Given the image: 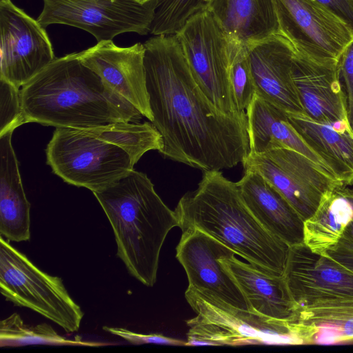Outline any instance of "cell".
Instances as JSON below:
<instances>
[{"instance_id": "cell-1", "label": "cell", "mask_w": 353, "mask_h": 353, "mask_svg": "<svg viewBox=\"0 0 353 353\" xmlns=\"http://www.w3.org/2000/svg\"><path fill=\"white\" fill-rule=\"evenodd\" d=\"M151 123L165 158L204 171L243 163L250 153L246 113L219 110L194 80L176 34L143 43Z\"/></svg>"}, {"instance_id": "cell-2", "label": "cell", "mask_w": 353, "mask_h": 353, "mask_svg": "<svg viewBox=\"0 0 353 353\" xmlns=\"http://www.w3.org/2000/svg\"><path fill=\"white\" fill-rule=\"evenodd\" d=\"M25 123L85 128L143 116L79 59L77 52L55 58L20 91Z\"/></svg>"}, {"instance_id": "cell-3", "label": "cell", "mask_w": 353, "mask_h": 353, "mask_svg": "<svg viewBox=\"0 0 353 353\" xmlns=\"http://www.w3.org/2000/svg\"><path fill=\"white\" fill-rule=\"evenodd\" d=\"M174 212L182 232L199 230L260 270L283 276L290 247L261 225L236 183L221 171H204L197 188L181 198Z\"/></svg>"}, {"instance_id": "cell-4", "label": "cell", "mask_w": 353, "mask_h": 353, "mask_svg": "<svg viewBox=\"0 0 353 353\" xmlns=\"http://www.w3.org/2000/svg\"><path fill=\"white\" fill-rule=\"evenodd\" d=\"M93 194L112 226L117 256L131 276L152 287L165 239L179 225L174 210L164 203L148 176L135 170Z\"/></svg>"}, {"instance_id": "cell-5", "label": "cell", "mask_w": 353, "mask_h": 353, "mask_svg": "<svg viewBox=\"0 0 353 353\" xmlns=\"http://www.w3.org/2000/svg\"><path fill=\"white\" fill-rule=\"evenodd\" d=\"M185 297L196 314L186 321L185 346L310 344L308 329L296 321L240 309L190 288Z\"/></svg>"}, {"instance_id": "cell-6", "label": "cell", "mask_w": 353, "mask_h": 353, "mask_svg": "<svg viewBox=\"0 0 353 353\" xmlns=\"http://www.w3.org/2000/svg\"><path fill=\"white\" fill-rule=\"evenodd\" d=\"M46 153L55 174L92 192L114 184L134 165L122 148L75 128H56Z\"/></svg>"}, {"instance_id": "cell-7", "label": "cell", "mask_w": 353, "mask_h": 353, "mask_svg": "<svg viewBox=\"0 0 353 353\" xmlns=\"http://www.w3.org/2000/svg\"><path fill=\"white\" fill-rule=\"evenodd\" d=\"M0 291L7 301L39 313L67 332L79 329L83 312L68 294L62 279L40 270L2 236Z\"/></svg>"}, {"instance_id": "cell-8", "label": "cell", "mask_w": 353, "mask_h": 353, "mask_svg": "<svg viewBox=\"0 0 353 353\" xmlns=\"http://www.w3.org/2000/svg\"><path fill=\"white\" fill-rule=\"evenodd\" d=\"M192 74L211 102L221 112L241 114L230 80L231 40L208 10L189 19L176 34Z\"/></svg>"}, {"instance_id": "cell-9", "label": "cell", "mask_w": 353, "mask_h": 353, "mask_svg": "<svg viewBox=\"0 0 353 353\" xmlns=\"http://www.w3.org/2000/svg\"><path fill=\"white\" fill-rule=\"evenodd\" d=\"M37 17L46 28L64 24L84 30L97 42L112 40L118 34L150 31L157 0L141 4L134 0H43Z\"/></svg>"}, {"instance_id": "cell-10", "label": "cell", "mask_w": 353, "mask_h": 353, "mask_svg": "<svg viewBox=\"0 0 353 353\" xmlns=\"http://www.w3.org/2000/svg\"><path fill=\"white\" fill-rule=\"evenodd\" d=\"M279 34L312 60L338 63L353 30L316 0H273Z\"/></svg>"}, {"instance_id": "cell-11", "label": "cell", "mask_w": 353, "mask_h": 353, "mask_svg": "<svg viewBox=\"0 0 353 353\" xmlns=\"http://www.w3.org/2000/svg\"><path fill=\"white\" fill-rule=\"evenodd\" d=\"M244 170L264 176L292 205L305 221L324 195L343 185L300 152L277 148L264 154L250 152L242 163Z\"/></svg>"}, {"instance_id": "cell-12", "label": "cell", "mask_w": 353, "mask_h": 353, "mask_svg": "<svg viewBox=\"0 0 353 353\" xmlns=\"http://www.w3.org/2000/svg\"><path fill=\"white\" fill-rule=\"evenodd\" d=\"M55 58L45 28L11 0L0 1V78L22 87Z\"/></svg>"}, {"instance_id": "cell-13", "label": "cell", "mask_w": 353, "mask_h": 353, "mask_svg": "<svg viewBox=\"0 0 353 353\" xmlns=\"http://www.w3.org/2000/svg\"><path fill=\"white\" fill-rule=\"evenodd\" d=\"M235 254L227 245L197 229L182 232L176 248V257L186 272L188 288L250 310L238 284L221 262Z\"/></svg>"}, {"instance_id": "cell-14", "label": "cell", "mask_w": 353, "mask_h": 353, "mask_svg": "<svg viewBox=\"0 0 353 353\" xmlns=\"http://www.w3.org/2000/svg\"><path fill=\"white\" fill-rule=\"evenodd\" d=\"M283 276L297 307L353 299V272L304 243L290 248Z\"/></svg>"}, {"instance_id": "cell-15", "label": "cell", "mask_w": 353, "mask_h": 353, "mask_svg": "<svg viewBox=\"0 0 353 353\" xmlns=\"http://www.w3.org/2000/svg\"><path fill=\"white\" fill-rule=\"evenodd\" d=\"M144 53L145 48L141 43L119 47L109 40L97 42L77 54L81 61L96 72L110 88L152 121Z\"/></svg>"}, {"instance_id": "cell-16", "label": "cell", "mask_w": 353, "mask_h": 353, "mask_svg": "<svg viewBox=\"0 0 353 353\" xmlns=\"http://www.w3.org/2000/svg\"><path fill=\"white\" fill-rule=\"evenodd\" d=\"M292 77L306 116L336 129L353 132L339 63H322L295 50Z\"/></svg>"}, {"instance_id": "cell-17", "label": "cell", "mask_w": 353, "mask_h": 353, "mask_svg": "<svg viewBox=\"0 0 353 353\" xmlns=\"http://www.w3.org/2000/svg\"><path fill=\"white\" fill-rule=\"evenodd\" d=\"M248 52L256 95L286 113H304L292 77V43L279 33Z\"/></svg>"}, {"instance_id": "cell-18", "label": "cell", "mask_w": 353, "mask_h": 353, "mask_svg": "<svg viewBox=\"0 0 353 353\" xmlns=\"http://www.w3.org/2000/svg\"><path fill=\"white\" fill-rule=\"evenodd\" d=\"M236 183L245 204L267 231L290 248L304 243L303 219L264 176L245 170Z\"/></svg>"}, {"instance_id": "cell-19", "label": "cell", "mask_w": 353, "mask_h": 353, "mask_svg": "<svg viewBox=\"0 0 353 353\" xmlns=\"http://www.w3.org/2000/svg\"><path fill=\"white\" fill-rule=\"evenodd\" d=\"M221 262L238 284L250 310L273 319L294 320L297 305L284 276L260 270L235 255Z\"/></svg>"}, {"instance_id": "cell-20", "label": "cell", "mask_w": 353, "mask_h": 353, "mask_svg": "<svg viewBox=\"0 0 353 353\" xmlns=\"http://www.w3.org/2000/svg\"><path fill=\"white\" fill-rule=\"evenodd\" d=\"M246 116L250 152L261 154L274 148H288L334 176L294 129L285 112L256 94L246 110Z\"/></svg>"}, {"instance_id": "cell-21", "label": "cell", "mask_w": 353, "mask_h": 353, "mask_svg": "<svg viewBox=\"0 0 353 353\" xmlns=\"http://www.w3.org/2000/svg\"><path fill=\"white\" fill-rule=\"evenodd\" d=\"M207 10L230 39L248 48L279 33L273 0H209Z\"/></svg>"}, {"instance_id": "cell-22", "label": "cell", "mask_w": 353, "mask_h": 353, "mask_svg": "<svg viewBox=\"0 0 353 353\" xmlns=\"http://www.w3.org/2000/svg\"><path fill=\"white\" fill-rule=\"evenodd\" d=\"M13 132L0 137V233L9 241L30 238V204L12 145Z\"/></svg>"}, {"instance_id": "cell-23", "label": "cell", "mask_w": 353, "mask_h": 353, "mask_svg": "<svg viewBox=\"0 0 353 353\" xmlns=\"http://www.w3.org/2000/svg\"><path fill=\"white\" fill-rule=\"evenodd\" d=\"M308 146L325 162L343 185L353 184V132L317 122L304 113H287Z\"/></svg>"}, {"instance_id": "cell-24", "label": "cell", "mask_w": 353, "mask_h": 353, "mask_svg": "<svg viewBox=\"0 0 353 353\" xmlns=\"http://www.w3.org/2000/svg\"><path fill=\"white\" fill-rule=\"evenodd\" d=\"M352 221L353 208L349 201L334 190L330 191L304 221L303 243L312 252L324 254L338 242Z\"/></svg>"}, {"instance_id": "cell-25", "label": "cell", "mask_w": 353, "mask_h": 353, "mask_svg": "<svg viewBox=\"0 0 353 353\" xmlns=\"http://www.w3.org/2000/svg\"><path fill=\"white\" fill-rule=\"evenodd\" d=\"M311 327L314 343L353 340V299H340L298 306L293 320Z\"/></svg>"}, {"instance_id": "cell-26", "label": "cell", "mask_w": 353, "mask_h": 353, "mask_svg": "<svg viewBox=\"0 0 353 353\" xmlns=\"http://www.w3.org/2000/svg\"><path fill=\"white\" fill-rule=\"evenodd\" d=\"M97 139L116 145L125 151L136 164L150 150H161L163 140L152 123L118 121L105 125L75 128Z\"/></svg>"}, {"instance_id": "cell-27", "label": "cell", "mask_w": 353, "mask_h": 353, "mask_svg": "<svg viewBox=\"0 0 353 353\" xmlns=\"http://www.w3.org/2000/svg\"><path fill=\"white\" fill-rule=\"evenodd\" d=\"M29 345L99 347L110 343L88 342L80 338L67 339L59 335L48 323L26 324L20 315L12 313L0 322V346L19 347Z\"/></svg>"}, {"instance_id": "cell-28", "label": "cell", "mask_w": 353, "mask_h": 353, "mask_svg": "<svg viewBox=\"0 0 353 353\" xmlns=\"http://www.w3.org/2000/svg\"><path fill=\"white\" fill-rule=\"evenodd\" d=\"M209 0H157L150 33L175 34L195 14L206 10Z\"/></svg>"}, {"instance_id": "cell-29", "label": "cell", "mask_w": 353, "mask_h": 353, "mask_svg": "<svg viewBox=\"0 0 353 353\" xmlns=\"http://www.w3.org/2000/svg\"><path fill=\"white\" fill-rule=\"evenodd\" d=\"M230 40V83L238 110L245 112L256 94V85L249 61L248 47Z\"/></svg>"}, {"instance_id": "cell-30", "label": "cell", "mask_w": 353, "mask_h": 353, "mask_svg": "<svg viewBox=\"0 0 353 353\" xmlns=\"http://www.w3.org/2000/svg\"><path fill=\"white\" fill-rule=\"evenodd\" d=\"M19 88L0 78V137L25 123Z\"/></svg>"}, {"instance_id": "cell-31", "label": "cell", "mask_w": 353, "mask_h": 353, "mask_svg": "<svg viewBox=\"0 0 353 353\" xmlns=\"http://www.w3.org/2000/svg\"><path fill=\"white\" fill-rule=\"evenodd\" d=\"M324 254L353 272V221L347 225L338 242Z\"/></svg>"}, {"instance_id": "cell-32", "label": "cell", "mask_w": 353, "mask_h": 353, "mask_svg": "<svg viewBox=\"0 0 353 353\" xmlns=\"http://www.w3.org/2000/svg\"><path fill=\"white\" fill-rule=\"evenodd\" d=\"M103 330L114 335L121 337L132 344L156 343L176 346H185V342L176 339L168 337L160 334H140L123 327L103 326Z\"/></svg>"}, {"instance_id": "cell-33", "label": "cell", "mask_w": 353, "mask_h": 353, "mask_svg": "<svg viewBox=\"0 0 353 353\" xmlns=\"http://www.w3.org/2000/svg\"><path fill=\"white\" fill-rule=\"evenodd\" d=\"M339 66L340 76L345 83L348 120L353 130V40L343 50L339 61Z\"/></svg>"}, {"instance_id": "cell-34", "label": "cell", "mask_w": 353, "mask_h": 353, "mask_svg": "<svg viewBox=\"0 0 353 353\" xmlns=\"http://www.w3.org/2000/svg\"><path fill=\"white\" fill-rule=\"evenodd\" d=\"M353 30V0H316Z\"/></svg>"}, {"instance_id": "cell-35", "label": "cell", "mask_w": 353, "mask_h": 353, "mask_svg": "<svg viewBox=\"0 0 353 353\" xmlns=\"http://www.w3.org/2000/svg\"><path fill=\"white\" fill-rule=\"evenodd\" d=\"M334 190L346 199L353 208V188H348L346 185H339Z\"/></svg>"}, {"instance_id": "cell-36", "label": "cell", "mask_w": 353, "mask_h": 353, "mask_svg": "<svg viewBox=\"0 0 353 353\" xmlns=\"http://www.w3.org/2000/svg\"><path fill=\"white\" fill-rule=\"evenodd\" d=\"M135 1L139 3H141V4H143V3H145L147 2H149L152 0H134Z\"/></svg>"}, {"instance_id": "cell-37", "label": "cell", "mask_w": 353, "mask_h": 353, "mask_svg": "<svg viewBox=\"0 0 353 353\" xmlns=\"http://www.w3.org/2000/svg\"><path fill=\"white\" fill-rule=\"evenodd\" d=\"M0 1H7V0H0Z\"/></svg>"}, {"instance_id": "cell-38", "label": "cell", "mask_w": 353, "mask_h": 353, "mask_svg": "<svg viewBox=\"0 0 353 353\" xmlns=\"http://www.w3.org/2000/svg\"><path fill=\"white\" fill-rule=\"evenodd\" d=\"M113 1H116V0H113Z\"/></svg>"}]
</instances>
